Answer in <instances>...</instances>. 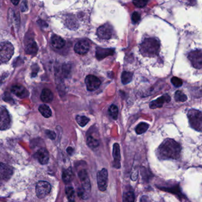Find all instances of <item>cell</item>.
<instances>
[{
    "mask_svg": "<svg viewBox=\"0 0 202 202\" xmlns=\"http://www.w3.org/2000/svg\"><path fill=\"white\" fill-rule=\"evenodd\" d=\"M181 146L173 139H166L158 148V154L161 159H178L181 153Z\"/></svg>",
    "mask_w": 202,
    "mask_h": 202,
    "instance_id": "cell-1",
    "label": "cell"
},
{
    "mask_svg": "<svg viewBox=\"0 0 202 202\" xmlns=\"http://www.w3.org/2000/svg\"><path fill=\"white\" fill-rule=\"evenodd\" d=\"M160 48L159 41L155 38H148L140 45V52L145 57H152L156 56Z\"/></svg>",
    "mask_w": 202,
    "mask_h": 202,
    "instance_id": "cell-2",
    "label": "cell"
},
{
    "mask_svg": "<svg viewBox=\"0 0 202 202\" xmlns=\"http://www.w3.org/2000/svg\"><path fill=\"white\" fill-rule=\"evenodd\" d=\"M187 117L191 127L195 130L201 132L202 129V114L201 111L194 109L188 112Z\"/></svg>",
    "mask_w": 202,
    "mask_h": 202,
    "instance_id": "cell-3",
    "label": "cell"
},
{
    "mask_svg": "<svg viewBox=\"0 0 202 202\" xmlns=\"http://www.w3.org/2000/svg\"><path fill=\"white\" fill-rule=\"evenodd\" d=\"M14 49L13 45L9 41L0 43V63H6L14 54Z\"/></svg>",
    "mask_w": 202,
    "mask_h": 202,
    "instance_id": "cell-4",
    "label": "cell"
},
{
    "mask_svg": "<svg viewBox=\"0 0 202 202\" xmlns=\"http://www.w3.org/2000/svg\"><path fill=\"white\" fill-rule=\"evenodd\" d=\"M188 58L193 67L196 69H200L202 67V53L201 50H196L191 52Z\"/></svg>",
    "mask_w": 202,
    "mask_h": 202,
    "instance_id": "cell-5",
    "label": "cell"
},
{
    "mask_svg": "<svg viewBox=\"0 0 202 202\" xmlns=\"http://www.w3.org/2000/svg\"><path fill=\"white\" fill-rule=\"evenodd\" d=\"M51 190V186L48 182L40 181L37 184L36 187V193L39 198H43L50 193Z\"/></svg>",
    "mask_w": 202,
    "mask_h": 202,
    "instance_id": "cell-6",
    "label": "cell"
},
{
    "mask_svg": "<svg viewBox=\"0 0 202 202\" xmlns=\"http://www.w3.org/2000/svg\"><path fill=\"white\" fill-rule=\"evenodd\" d=\"M11 120L7 110L2 106H0V130L7 129L10 127Z\"/></svg>",
    "mask_w": 202,
    "mask_h": 202,
    "instance_id": "cell-7",
    "label": "cell"
},
{
    "mask_svg": "<svg viewBox=\"0 0 202 202\" xmlns=\"http://www.w3.org/2000/svg\"><path fill=\"white\" fill-rule=\"evenodd\" d=\"M108 182V171L106 168H103L97 173V184L99 190L104 192L106 190Z\"/></svg>",
    "mask_w": 202,
    "mask_h": 202,
    "instance_id": "cell-8",
    "label": "cell"
},
{
    "mask_svg": "<svg viewBox=\"0 0 202 202\" xmlns=\"http://www.w3.org/2000/svg\"><path fill=\"white\" fill-rule=\"evenodd\" d=\"M85 82L87 86V90L89 91H95L100 87L101 83L100 80L97 77L92 74L88 75L86 77Z\"/></svg>",
    "mask_w": 202,
    "mask_h": 202,
    "instance_id": "cell-9",
    "label": "cell"
},
{
    "mask_svg": "<svg viewBox=\"0 0 202 202\" xmlns=\"http://www.w3.org/2000/svg\"><path fill=\"white\" fill-rule=\"evenodd\" d=\"M97 36L101 39L108 40L110 38L113 33V28L109 24H106L100 26L97 31Z\"/></svg>",
    "mask_w": 202,
    "mask_h": 202,
    "instance_id": "cell-10",
    "label": "cell"
},
{
    "mask_svg": "<svg viewBox=\"0 0 202 202\" xmlns=\"http://www.w3.org/2000/svg\"><path fill=\"white\" fill-rule=\"evenodd\" d=\"M79 177L82 183V189L85 192V193L88 194L90 193L91 190V184L87 171L84 170L80 171L79 173Z\"/></svg>",
    "mask_w": 202,
    "mask_h": 202,
    "instance_id": "cell-11",
    "label": "cell"
},
{
    "mask_svg": "<svg viewBox=\"0 0 202 202\" xmlns=\"http://www.w3.org/2000/svg\"><path fill=\"white\" fill-rule=\"evenodd\" d=\"M90 49V44L88 41L83 40L76 43L74 46V51L79 55L86 54Z\"/></svg>",
    "mask_w": 202,
    "mask_h": 202,
    "instance_id": "cell-12",
    "label": "cell"
},
{
    "mask_svg": "<svg viewBox=\"0 0 202 202\" xmlns=\"http://www.w3.org/2000/svg\"><path fill=\"white\" fill-rule=\"evenodd\" d=\"M171 101V97L168 94H164L161 97L158 98L154 101H152L149 104V107L151 109H156L161 108L165 103H168Z\"/></svg>",
    "mask_w": 202,
    "mask_h": 202,
    "instance_id": "cell-13",
    "label": "cell"
},
{
    "mask_svg": "<svg viewBox=\"0 0 202 202\" xmlns=\"http://www.w3.org/2000/svg\"><path fill=\"white\" fill-rule=\"evenodd\" d=\"M13 173V169L9 165L0 163V180H8Z\"/></svg>",
    "mask_w": 202,
    "mask_h": 202,
    "instance_id": "cell-14",
    "label": "cell"
},
{
    "mask_svg": "<svg viewBox=\"0 0 202 202\" xmlns=\"http://www.w3.org/2000/svg\"><path fill=\"white\" fill-rule=\"evenodd\" d=\"M11 91L13 93L20 98H26L29 95V93L26 88L21 85H13L11 87Z\"/></svg>",
    "mask_w": 202,
    "mask_h": 202,
    "instance_id": "cell-15",
    "label": "cell"
},
{
    "mask_svg": "<svg viewBox=\"0 0 202 202\" xmlns=\"http://www.w3.org/2000/svg\"><path fill=\"white\" fill-rule=\"evenodd\" d=\"M114 53V50L113 49H104L97 47L96 49L95 56L99 60L104 59L107 56L113 55Z\"/></svg>",
    "mask_w": 202,
    "mask_h": 202,
    "instance_id": "cell-16",
    "label": "cell"
},
{
    "mask_svg": "<svg viewBox=\"0 0 202 202\" xmlns=\"http://www.w3.org/2000/svg\"><path fill=\"white\" fill-rule=\"evenodd\" d=\"M35 157L41 164H46L49 160V153L45 148H41L37 151Z\"/></svg>",
    "mask_w": 202,
    "mask_h": 202,
    "instance_id": "cell-17",
    "label": "cell"
},
{
    "mask_svg": "<svg viewBox=\"0 0 202 202\" xmlns=\"http://www.w3.org/2000/svg\"><path fill=\"white\" fill-rule=\"evenodd\" d=\"M113 156L114 158V167L116 168L120 167V153L119 145L118 143H115L113 145Z\"/></svg>",
    "mask_w": 202,
    "mask_h": 202,
    "instance_id": "cell-18",
    "label": "cell"
},
{
    "mask_svg": "<svg viewBox=\"0 0 202 202\" xmlns=\"http://www.w3.org/2000/svg\"><path fill=\"white\" fill-rule=\"evenodd\" d=\"M50 43L52 46L56 49H62L65 45V41L64 40L62 37L57 35H54L52 37Z\"/></svg>",
    "mask_w": 202,
    "mask_h": 202,
    "instance_id": "cell-19",
    "label": "cell"
},
{
    "mask_svg": "<svg viewBox=\"0 0 202 202\" xmlns=\"http://www.w3.org/2000/svg\"><path fill=\"white\" fill-rule=\"evenodd\" d=\"M53 98H54V95L50 89L46 88L43 89L40 95V99L43 102L48 103L52 101Z\"/></svg>",
    "mask_w": 202,
    "mask_h": 202,
    "instance_id": "cell-20",
    "label": "cell"
},
{
    "mask_svg": "<svg viewBox=\"0 0 202 202\" xmlns=\"http://www.w3.org/2000/svg\"><path fill=\"white\" fill-rule=\"evenodd\" d=\"M38 50V48L36 42L33 40L30 41L26 46V52L28 55H36Z\"/></svg>",
    "mask_w": 202,
    "mask_h": 202,
    "instance_id": "cell-21",
    "label": "cell"
},
{
    "mask_svg": "<svg viewBox=\"0 0 202 202\" xmlns=\"http://www.w3.org/2000/svg\"><path fill=\"white\" fill-rule=\"evenodd\" d=\"M40 113L45 118H49L52 115V111L50 108L45 104L41 105L39 107Z\"/></svg>",
    "mask_w": 202,
    "mask_h": 202,
    "instance_id": "cell-22",
    "label": "cell"
},
{
    "mask_svg": "<svg viewBox=\"0 0 202 202\" xmlns=\"http://www.w3.org/2000/svg\"><path fill=\"white\" fill-rule=\"evenodd\" d=\"M73 177V173L71 168L65 170L62 174V179L65 183H68L71 182Z\"/></svg>",
    "mask_w": 202,
    "mask_h": 202,
    "instance_id": "cell-23",
    "label": "cell"
},
{
    "mask_svg": "<svg viewBox=\"0 0 202 202\" xmlns=\"http://www.w3.org/2000/svg\"><path fill=\"white\" fill-rule=\"evenodd\" d=\"M133 77V74L129 72H123L122 74L121 80L123 85L128 84L130 82Z\"/></svg>",
    "mask_w": 202,
    "mask_h": 202,
    "instance_id": "cell-24",
    "label": "cell"
},
{
    "mask_svg": "<svg viewBox=\"0 0 202 202\" xmlns=\"http://www.w3.org/2000/svg\"><path fill=\"white\" fill-rule=\"evenodd\" d=\"M148 128H149V125L148 124L145 122H140V124H138L135 131L138 134L140 135L145 132Z\"/></svg>",
    "mask_w": 202,
    "mask_h": 202,
    "instance_id": "cell-25",
    "label": "cell"
},
{
    "mask_svg": "<svg viewBox=\"0 0 202 202\" xmlns=\"http://www.w3.org/2000/svg\"><path fill=\"white\" fill-rule=\"evenodd\" d=\"M87 143L91 148H95L99 146V141L92 136H89L87 139Z\"/></svg>",
    "mask_w": 202,
    "mask_h": 202,
    "instance_id": "cell-26",
    "label": "cell"
},
{
    "mask_svg": "<svg viewBox=\"0 0 202 202\" xmlns=\"http://www.w3.org/2000/svg\"><path fill=\"white\" fill-rule=\"evenodd\" d=\"M118 108L115 105H111L109 109V113L111 117L114 120H117L118 116Z\"/></svg>",
    "mask_w": 202,
    "mask_h": 202,
    "instance_id": "cell-27",
    "label": "cell"
},
{
    "mask_svg": "<svg viewBox=\"0 0 202 202\" xmlns=\"http://www.w3.org/2000/svg\"><path fill=\"white\" fill-rule=\"evenodd\" d=\"M76 121L77 123L81 126V127H84L85 126L87 123L89 122L90 119L87 118L85 116H81V115H78L76 117Z\"/></svg>",
    "mask_w": 202,
    "mask_h": 202,
    "instance_id": "cell-28",
    "label": "cell"
},
{
    "mask_svg": "<svg viewBox=\"0 0 202 202\" xmlns=\"http://www.w3.org/2000/svg\"><path fill=\"white\" fill-rule=\"evenodd\" d=\"M175 99L177 102H183L187 101V97L183 92L180 91H177L175 93Z\"/></svg>",
    "mask_w": 202,
    "mask_h": 202,
    "instance_id": "cell-29",
    "label": "cell"
},
{
    "mask_svg": "<svg viewBox=\"0 0 202 202\" xmlns=\"http://www.w3.org/2000/svg\"><path fill=\"white\" fill-rule=\"evenodd\" d=\"M66 194L68 200L70 202H73L75 199V192L72 187H68L66 189Z\"/></svg>",
    "mask_w": 202,
    "mask_h": 202,
    "instance_id": "cell-30",
    "label": "cell"
},
{
    "mask_svg": "<svg viewBox=\"0 0 202 202\" xmlns=\"http://www.w3.org/2000/svg\"><path fill=\"white\" fill-rule=\"evenodd\" d=\"M124 202H135V194L132 192H129L126 193L124 196Z\"/></svg>",
    "mask_w": 202,
    "mask_h": 202,
    "instance_id": "cell-31",
    "label": "cell"
},
{
    "mask_svg": "<svg viewBox=\"0 0 202 202\" xmlns=\"http://www.w3.org/2000/svg\"><path fill=\"white\" fill-rule=\"evenodd\" d=\"M147 0H133L135 6L138 8H143L147 4Z\"/></svg>",
    "mask_w": 202,
    "mask_h": 202,
    "instance_id": "cell-32",
    "label": "cell"
},
{
    "mask_svg": "<svg viewBox=\"0 0 202 202\" xmlns=\"http://www.w3.org/2000/svg\"><path fill=\"white\" fill-rule=\"evenodd\" d=\"M171 82L172 84L177 88L180 87L183 85L182 80L177 77H173L171 79Z\"/></svg>",
    "mask_w": 202,
    "mask_h": 202,
    "instance_id": "cell-33",
    "label": "cell"
},
{
    "mask_svg": "<svg viewBox=\"0 0 202 202\" xmlns=\"http://www.w3.org/2000/svg\"><path fill=\"white\" fill-rule=\"evenodd\" d=\"M132 20L133 23H138L140 20V16L138 12H134L132 15Z\"/></svg>",
    "mask_w": 202,
    "mask_h": 202,
    "instance_id": "cell-34",
    "label": "cell"
},
{
    "mask_svg": "<svg viewBox=\"0 0 202 202\" xmlns=\"http://www.w3.org/2000/svg\"><path fill=\"white\" fill-rule=\"evenodd\" d=\"M46 135L47 136L51 139H55L56 138V134L55 132L52 131H47L46 132Z\"/></svg>",
    "mask_w": 202,
    "mask_h": 202,
    "instance_id": "cell-35",
    "label": "cell"
},
{
    "mask_svg": "<svg viewBox=\"0 0 202 202\" xmlns=\"http://www.w3.org/2000/svg\"><path fill=\"white\" fill-rule=\"evenodd\" d=\"M140 202H150L149 198L147 196H143L140 200Z\"/></svg>",
    "mask_w": 202,
    "mask_h": 202,
    "instance_id": "cell-36",
    "label": "cell"
},
{
    "mask_svg": "<svg viewBox=\"0 0 202 202\" xmlns=\"http://www.w3.org/2000/svg\"><path fill=\"white\" fill-rule=\"evenodd\" d=\"M73 148H71V147H69V148H68V149H67V152H68V154H70V155H71V154H73Z\"/></svg>",
    "mask_w": 202,
    "mask_h": 202,
    "instance_id": "cell-37",
    "label": "cell"
},
{
    "mask_svg": "<svg viewBox=\"0 0 202 202\" xmlns=\"http://www.w3.org/2000/svg\"><path fill=\"white\" fill-rule=\"evenodd\" d=\"M11 1L14 5H18L20 0H11Z\"/></svg>",
    "mask_w": 202,
    "mask_h": 202,
    "instance_id": "cell-38",
    "label": "cell"
}]
</instances>
